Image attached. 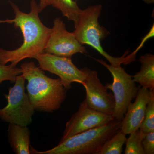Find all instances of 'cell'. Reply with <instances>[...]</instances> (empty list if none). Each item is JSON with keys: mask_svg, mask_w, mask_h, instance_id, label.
I'll use <instances>...</instances> for the list:
<instances>
[{"mask_svg": "<svg viewBox=\"0 0 154 154\" xmlns=\"http://www.w3.org/2000/svg\"><path fill=\"white\" fill-rule=\"evenodd\" d=\"M126 135L119 129L104 143L98 154H120L126 142Z\"/></svg>", "mask_w": 154, "mask_h": 154, "instance_id": "15", "label": "cell"}, {"mask_svg": "<svg viewBox=\"0 0 154 154\" xmlns=\"http://www.w3.org/2000/svg\"><path fill=\"white\" fill-rule=\"evenodd\" d=\"M149 97L150 91L148 88L142 87L138 88L135 100L128 107L122 121L120 130L125 135L129 134L140 128Z\"/></svg>", "mask_w": 154, "mask_h": 154, "instance_id": "11", "label": "cell"}, {"mask_svg": "<svg viewBox=\"0 0 154 154\" xmlns=\"http://www.w3.org/2000/svg\"><path fill=\"white\" fill-rule=\"evenodd\" d=\"M85 79L82 84L85 88L86 103L94 110L109 115H113L115 99L112 93L107 91L98 77V72L88 68L82 69Z\"/></svg>", "mask_w": 154, "mask_h": 154, "instance_id": "10", "label": "cell"}, {"mask_svg": "<svg viewBox=\"0 0 154 154\" xmlns=\"http://www.w3.org/2000/svg\"><path fill=\"white\" fill-rule=\"evenodd\" d=\"M114 119L112 115L92 109L84 100L80 104L76 113L73 114L66 122L59 143L75 135L107 125Z\"/></svg>", "mask_w": 154, "mask_h": 154, "instance_id": "8", "label": "cell"}, {"mask_svg": "<svg viewBox=\"0 0 154 154\" xmlns=\"http://www.w3.org/2000/svg\"><path fill=\"white\" fill-rule=\"evenodd\" d=\"M140 130L144 134L154 131V91H150L149 99L147 105L143 121Z\"/></svg>", "mask_w": 154, "mask_h": 154, "instance_id": "17", "label": "cell"}, {"mask_svg": "<svg viewBox=\"0 0 154 154\" xmlns=\"http://www.w3.org/2000/svg\"><path fill=\"white\" fill-rule=\"evenodd\" d=\"M146 134L140 129L130 134L126 140L125 154H145L142 141Z\"/></svg>", "mask_w": 154, "mask_h": 154, "instance_id": "16", "label": "cell"}, {"mask_svg": "<svg viewBox=\"0 0 154 154\" xmlns=\"http://www.w3.org/2000/svg\"><path fill=\"white\" fill-rule=\"evenodd\" d=\"M9 3L14 10L15 18L0 20V24H13L15 28H19L23 34L24 41L20 47L14 50H7L0 48V64L6 65L10 62L17 66L21 61L28 58H34L36 56L44 52L51 29L47 28L42 22L38 16L39 7L35 0L30 2L29 14L20 11L13 2L9 1Z\"/></svg>", "mask_w": 154, "mask_h": 154, "instance_id": "1", "label": "cell"}, {"mask_svg": "<svg viewBox=\"0 0 154 154\" xmlns=\"http://www.w3.org/2000/svg\"><path fill=\"white\" fill-rule=\"evenodd\" d=\"M139 60L141 63L140 70L132 76L133 79L141 87L148 88L149 91H154V55L147 54L140 56Z\"/></svg>", "mask_w": 154, "mask_h": 154, "instance_id": "13", "label": "cell"}, {"mask_svg": "<svg viewBox=\"0 0 154 154\" xmlns=\"http://www.w3.org/2000/svg\"><path fill=\"white\" fill-rule=\"evenodd\" d=\"M21 69L28 81V95L35 110L53 112L59 109L66 99L67 91L60 79L45 75L33 62L22 64Z\"/></svg>", "mask_w": 154, "mask_h": 154, "instance_id": "2", "label": "cell"}, {"mask_svg": "<svg viewBox=\"0 0 154 154\" xmlns=\"http://www.w3.org/2000/svg\"><path fill=\"white\" fill-rule=\"evenodd\" d=\"M8 138L15 153L30 154V132L27 126L9 123Z\"/></svg>", "mask_w": 154, "mask_h": 154, "instance_id": "12", "label": "cell"}, {"mask_svg": "<svg viewBox=\"0 0 154 154\" xmlns=\"http://www.w3.org/2000/svg\"><path fill=\"white\" fill-rule=\"evenodd\" d=\"M50 5H51V0H40V3L38 5L39 12H41L48 6Z\"/></svg>", "mask_w": 154, "mask_h": 154, "instance_id": "20", "label": "cell"}, {"mask_svg": "<svg viewBox=\"0 0 154 154\" xmlns=\"http://www.w3.org/2000/svg\"><path fill=\"white\" fill-rule=\"evenodd\" d=\"M42 70L47 71L59 77L67 91L72 88V83L82 84L85 74L72 62L71 58L43 52L34 57Z\"/></svg>", "mask_w": 154, "mask_h": 154, "instance_id": "7", "label": "cell"}, {"mask_svg": "<svg viewBox=\"0 0 154 154\" xmlns=\"http://www.w3.org/2000/svg\"><path fill=\"white\" fill-rule=\"evenodd\" d=\"M142 144L145 154H154V131L146 134Z\"/></svg>", "mask_w": 154, "mask_h": 154, "instance_id": "19", "label": "cell"}, {"mask_svg": "<svg viewBox=\"0 0 154 154\" xmlns=\"http://www.w3.org/2000/svg\"><path fill=\"white\" fill-rule=\"evenodd\" d=\"M110 72L113 78V82L107 83V89L111 90L115 99L113 118L122 121L127 109L131 101L135 98L138 88L132 76L128 74L121 66H113L108 64L102 59H95Z\"/></svg>", "mask_w": 154, "mask_h": 154, "instance_id": "6", "label": "cell"}, {"mask_svg": "<svg viewBox=\"0 0 154 154\" xmlns=\"http://www.w3.org/2000/svg\"><path fill=\"white\" fill-rule=\"evenodd\" d=\"M122 121L114 119L103 126L73 136L53 148L39 152L30 146L35 154H98L104 143L120 129Z\"/></svg>", "mask_w": 154, "mask_h": 154, "instance_id": "3", "label": "cell"}, {"mask_svg": "<svg viewBox=\"0 0 154 154\" xmlns=\"http://www.w3.org/2000/svg\"><path fill=\"white\" fill-rule=\"evenodd\" d=\"M25 81L22 74L17 76L8 94L4 95L8 103L0 108V119L3 121L25 126L32 122L35 109L25 93Z\"/></svg>", "mask_w": 154, "mask_h": 154, "instance_id": "5", "label": "cell"}, {"mask_svg": "<svg viewBox=\"0 0 154 154\" xmlns=\"http://www.w3.org/2000/svg\"><path fill=\"white\" fill-rule=\"evenodd\" d=\"M102 6L96 5L82 10L73 33L78 41L82 44L90 45L107 60L113 66H121L125 63H128L127 52L121 57H113L104 50L101 45V41L110 34L104 27L99 24V18L101 15Z\"/></svg>", "mask_w": 154, "mask_h": 154, "instance_id": "4", "label": "cell"}, {"mask_svg": "<svg viewBox=\"0 0 154 154\" xmlns=\"http://www.w3.org/2000/svg\"><path fill=\"white\" fill-rule=\"evenodd\" d=\"M51 5L60 10L64 17L70 21L76 23L82 9L73 0H51Z\"/></svg>", "mask_w": 154, "mask_h": 154, "instance_id": "14", "label": "cell"}, {"mask_svg": "<svg viewBox=\"0 0 154 154\" xmlns=\"http://www.w3.org/2000/svg\"><path fill=\"white\" fill-rule=\"evenodd\" d=\"M22 74V69L12 64L9 65L0 64V84L4 81L15 82L17 76Z\"/></svg>", "mask_w": 154, "mask_h": 154, "instance_id": "18", "label": "cell"}, {"mask_svg": "<svg viewBox=\"0 0 154 154\" xmlns=\"http://www.w3.org/2000/svg\"><path fill=\"white\" fill-rule=\"evenodd\" d=\"M44 52L58 56L71 58L77 53H87L85 46L80 43L74 34L68 31L60 18L54 21L49 38Z\"/></svg>", "mask_w": 154, "mask_h": 154, "instance_id": "9", "label": "cell"}]
</instances>
